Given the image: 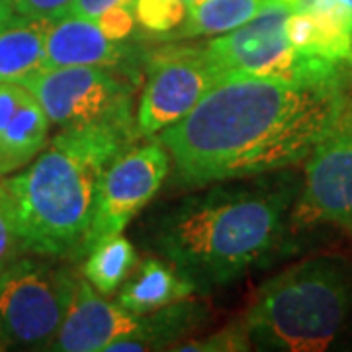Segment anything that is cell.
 Masks as SVG:
<instances>
[{
    "mask_svg": "<svg viewBox=\"0 0 352 352\" xmlns=\"http://www.w3.org/2000/svg\"><path fill=\"white\" fill-rule=\"evenodd\" d=\"M349 78L296 82L227 76L196 108L161 131L175 184L208 186L303 163L335 129Z\"/></svg>",
    "mask_w": 352,
    "mask_h": 352,
    "instance_id": "6da1fadb",
    "label": "cell"
},
{
    "mask_svg": "<svg viewBox=\"0 0 352 352\" xmlns=\"http://www.w3.org/2000/svg\"><path fill=\"white\" fill-rule=\"evenodd\" d=\"M270 175L235 184L214 182L155 221L153 247L196 292L229 286L286 251L300 182L292 175Z\"/></svg>",
    "mask_w": 352,
    "mask_h": 352,
    "instance_id": "7a4b0ae2",
    "label": "cell"
},
{
    "mask_svg": "<svg viewBox=\"0 0 352 352\" xmlns=\"http://www.w3.org/2000/svg\"><path fill=\"white\" fill-rule=\"evenodd\" d=\"M135 139L112 126L61 129L24 173L2 180L24 252L82 256L102 176Z\"/></svg>",
    "mask_w": 352,
    "mask_h": 352,
    "instance_id": "3957f363",
    "label": "cell"
},
{
    "mask_svg": "<svg viewBox=\"0 0 352 352\" xmlns=\"http://www.w3.org/2000/svg\"><path fill=\"white\" fill-rule=\"evenodd\" d=\"M351 314V263L321 254L270 278L241 321L252 349L323 352L340 339Z\"/></svg>",
    "mask_w": 352,
    "mask_h": 352,
    "instance_id": "277c9868",
    "label": "cell"
},
{
    "mask_svg": "<svg viewBox=\"0 0 352 352\" xmlns=\"http://www.w3.org/2000/svg\"><path fill=\"white\" fill-rule=\"evenodd\" d=\"M78 276L53 256L22 258L0 272V339L47 351L73 302Z\"/></svg>",
    "mask_w": 352,
    "mask_h": 352,
    "instance_id": "5b68a950",
    "label": "cell"
},
{
    "mask_svg": "<svg viewBox=\"0 0 352 352\" xmlns=\"http://www.w3.org/2000/svg\"><path fill=\"white\" fill-rule=\"evenodd\" d=\"M22 87L36 96L51 126L59 129L112 126L135 131L133 87L112 67H45Z\"/></svg>",
    "mask_w": 352,
    "mask_h": 352,
    "instance_id": "8992f818",
    "label": "cell"
},
{
    "mask_svg": "<svg viewBox=\"0 0 352 352\" xmlns=\"http://www.w3.org/2000/svg\"><path fill=\"white\" fill-rule=\"evenodd\" d=\"M147 85L135 116L138 139L151 138L182 120L221 80L226 73L206 50L192 45H161L147 53Z\"/></svg>",
    "mask_w": 352,
    "mask_h": 352,
    "instance_id": "52a82bcc",
    "label": "cell"
},
{
    "mask_svg": "<svg viewBox=\"0 0 352 352\" xmlns=\"http://www.w3.org/2000/svg\"><path fill=\"white\" fill-rule=\"evenodd\" d=\"M168 168L170 155L159 139L129 147L113 159L100 180L82 256L102 241L124 233L129 221L135 219L161 190Z\"/></svg>",
    "mask_w": 352,
    "mask_h": 352,
    "instance_id": "ba28073f",
    "label": "cell"
},
{
    "mask_svg": "<svg viewBox=\"0 0 352 352\" xmlns=\"http://www.w3.org/2000/svg\"><path fill=\"white\" fill-rule=\"evenodd\" d=\"M335 226L352 233V127L335 126L305 159L303 184L292 206V233Z\"/></svg>",
    "mask_w": 352,
    "mask_h": 352,
    "instance_id": "9c48e42d",
    "label": "cell"
},
{
    "mask_svg": "<svg viewBox=\"0 0 352 352\" xmlns=\"http://www.w3.org/2000/svg\"><path fill=\"white\" fill-rule=\"evenodd\" d=\"M143 323L145 315L102 298L85 278H78L75 298L47 351L106 352L113 340L138 333Z\"/></svg>",
    "mask_w": 352,
    "mask_h": 352,
    "instance_id": "30bf717a",
    "label": "cell"
},
{
    "mask_svg": "<svg viewBox=\"0 0 352 352\" xmlns=\"http://www.w3.org/2000/svg\"><path fill=\"white\" fill-rule=\"evenodd\" d=\"M133 45L113 41L94 20L65 16L53 20L45 36L47 67H76V65H100L122 67L133 57Z\"/></svg>",
    "mask_w": 352,
    "mask_h": 352,
    "instance_id": "8fae6325",
    "label": "cell"
},
{
    "mask_svg": "<svg viewBox=\"0 0 352 352\" xmlns=\"http://www.w3.org/2000/svg\"><path fill=\"white\" fill-rule=\"evenodd\" d=\"M284 34L300 53L351 67L352 10L339 0L314 12H289Z\"/></svg>",
    "mask_w": 352,
    "mask_h": 352,
    "instance_id": "7c38bea8",
    "label": "cell"
},
{
    "mask_svg": "<svg viewBox=\"0 0 352 352\" xmlns=\"http://www.w3.org/2000/svg\"><path fill=\"white\" fill-rule=\"evenodd\" d=\"M50 20L10 14L0 20V82L24 85L47 67L45 36Z\"/></svg>",
    "mask_w": 352,
    "mask_h": 352,
    "instance_id": "4fadbf2b",
    "label": "cell"
},
{
    "mask_svg": "<svg viewBox=\"0 0 352 352\" xmlns=\"http://www.w3.org/2000/svg\"><path fill=\"white\" fill-rule=\"evenodd\" d=\"M194 292L196 288L192 282L168 261L145 258L135 266L133 276L127 278L120 288L118 300L129 311L145 315L164 305L188 300Z\"/></svg>",
    "mask_w": 352,
    "mask_h": 352,
    "instance_id": "5bb4252c",
    "label": "cell"
},
{
    "mask_svg": "<svg viewBox=\"0 0 352 352\" xmlns=\"http://www.w3.org/2000/svg\"><path fill=\"white\" fill-rule=\"evenodd\" d=\"M50 120L36 96L25 90L12 118L0 129V178L30 164L47 145Z\"/></svg>",
    "mask_w": 352,
    "mask_h": 352,
    "instance_id": "9a60e30c",
    "label": "cell"
},
{
    "mask_svg": "<svg viewBox=\"0 0 352 352\" xmlns=\"http://www.w3.org/2000/svg\"><path fill=\"white\" fill-rule=\"evenodd\" d=\"M208 309L201 303L182 300L145 314V323L138 333L113 340L106 352H141L170 349L204 321Z\"/></svg>",
    "mask_w": 352,
    "mask_h": 352,
    "instance_id": "2e32d148",
    "label": "cell"
},
{
    "mask_svg": "<svg viewBox=\"0 0 352 352\" xmlns=\"http://www.w3.org/2000/svg\"><path fill=\"white\" fill-rule=\"evenodd\" d=\"M280 4L278 0H206L190 6L186 20L163 39H194L204 36H221L251 22L258 14Z\"/></svg>",
    "mask_w": 352,
    "mask_h": 352,
    "instance_id": "e0dca14e",
    "label": "cell"
},
{
    "mask_svg": "<svg viewBox=\"0 0 352 352\" xmlns=\"http://www.w3.org/2000/svg\"><path fill=\"white\" fill-rule=\"evenodd\" d=\"M138 266V252L131 241L124 235L102 241L92 251H88L82 263V278L100 296L110 298L126 284V280Z\"/></svg>",
    "mask_w": 352,
    "mask_h": 352,
    "instance_id": "ac0fdd59",
    "label": "cell"
},
{
    "mask_svg": "<svg viewBox=\"0 0 352 352\" xmlns=\"http://www.w3.org/2000/svg\"><path fill=\"white\" fill-rule=\"evenodd\" d=\"M186 0H135V18L147 32L166 38L186 20Z\"/></svg>",
    "mask_w": 352,
    "mask_h": 352,
    "instance_id": "d6986e66",
    "label": "cell"
},
{
    "mask_svg": "<svg viewBox=\"0 0 352 352\" xmlns=\"http://www.w3.org/2000/svg\"><path fill=\"white\" fill-rule=\"evenodd\" d=\"M168 351L182 352H241L252 351L249 333L243 325V321H233L231 325L219 329L217 333H212L201 339L178 340Z\"/></svg>",
    "mask_w": 352,
    "mask_h": 352,
    "instance_id": "ffe728a7",
    "label": "cell"
},
{
    "mask_svg": "<svg viewBox=\"0 0 352 352\" xmlns=\"http://www.w3.org/2000/svg\"><path fill=\"white\" fill-rule=\"evenodd\" d=\"M135 4H116L96 18L102 32L113 41H126L135 30Z\"/></svg>",
    "mask_w": 352,
    "mask_h": 352,
    "instance_id": "44dd1931",
    "label": "cell"
},
{
    "mask_svg": "<svg viewBox=\"0 0 352 352\" xmlns=\"http://www.w3.org/2000/svg\"><path fill=\"white\" fill-rule=\"evenodd\" d=\"M12 12L25 18H39V20H59L75 0H10Z\"/></svg>",
    "mask_w": 352,
    "mask_h": 352,
    "instance_id": "7402d4cb",
    "label": "cell"
},
{
    "mask_svg": "<svg viewBox=\"0 0 352 352\" xmlns=\"http://www.w3.org/2000/svg\"><path fill=\"white\" fill-rule=\"evenodd\" d=\"M24 252L18 231L14 227L8 206H0V268L16 261Z\"/></svg>",
    "mask_w": 352,
    "mask_h": 352,
    "instance_id": "603a6c76",
    "label": "cell"
},
{
    "mask_svg": "<svg viewBox=\"0 0 352 352\" xmlns=\"http://www.w3.org/2000/svg\"><path fill=\"white\" fill-rule=\"evenodd\" d=\"M116 4H135V0H75L65 16H76V18H85V20H94L96 22V18L104 10L112 8Z\"/></svg>",
    "mask_w": 352,
    "mask_h": 352,
    "instance_id": "cb8c5ba5",
    "label": "cell"
},
{
    "mask_svg": "<svg viewBox=\"0 0 352 352\" xmlns=\"http://www.w3.org/2000/svg\"><path fill=\"white\" fill-rule=\"evenodd\" d=\"M12 14V4L10 0H0V20Z\"/></svg>",
    "mask_w": 352,
    "mask_h": 352,
    "instance_id": "d4e9b609",
    "label": "cell"
},
{
    "mask_svg": "<svg viewBox=\"0 0 352 352\" xmlns=\"http://www.w3.org/2000/svg\"><path fill=\"white\" fill-rule=\"evenodd\" d=\"M0 206H8V196H6V190L2 186V182H0Z\"/></svg>",
    "mask_w": 352,
    "mask_h": 352,
    "instance_id": "484cf974",
    "label": "cell"
},
{
    "mask_svg": "<svg viewBox=\"0 0 352 352\" xmlns=\"http://www.w3.org/2000/svg\"><path fill=\"white\" fill-rule=\"evenodd\" d=\"M278 2H280V4H284L289 12H292V10L296 8V4H298V0H278Z\"/></svg>",
    "mask_w": 352,
    "mask_h": 352,
    "instance_id": "4316f807",
    "label": "cell"
},
{
    "mask_svg": "<svg viewBox=\"0 0 352 352\" xmlns=\"http://www.w3.org/2000/svg\"><path fill=\"white\" fill-rule=\"evenodd\" d=\"M340 4H344V6H346V8H351L352 10V0H339Z\"/></svg>",
    "mask_w": 352,
    "mask_h": 352,
    "instance_id": "83f0119b",
    "label": "cell"
},
{
    "mask_svg": "<svg viewBox=\"0 0 352 352\" xmlns=\"http://www.w3.org/2000/svg\"><path fill=\"white\" fill-rule=\"evenodd\" d=\"M349 87L352 88V63L351 67H349Z\"/></svg>",
    "mask_w": 352,
    "mask_h": 352,
    "instance_id": "f1b7e54d",
    "label": "cell"
},
{
    "mask_svg": "<svg viewBox=\"0 0 352 352\" xmlns=\"http://www.w3.org/2000/svg\"><path fill=\"white\" fill-rule=\"evenodd\" d=\"M4 349H8V346H6V344H4V340L0 339V351H4Z\"/></svg>",
    "mask_w": 352,
    "mask_h": 352,
    "instance_id": "f546056e",
    "label": "cell"
},
{
    "mask_svg": "<svg viewBox=\"0 0 352 352\" xmlns=\"http://www.w3.org/2000/svg\"><path fill=\"white\" fill-rule=\"evenodd\" d=\"M188 2H190V0H186V4H188Z\"/></svg>",
    "mask_w": 352,
    "mask_h": 352,
    "instance_id": "4dcf8cb0",
    "label": "cell"
},
{
    "mask_svg": "<svg viewBox=\"0 0 352 352\" xmlns=\"http://www.w3.org/2000/svg\"><path fill=\"white\" fill-rule=\"evenodd\" d=\"M0 272H2V268H0Z\"/></svg>",
    "mask_w": 352,
    "mask_h": 352,
    "instance_id": "1f68e13d",
    "label": "cell"
},
{
    "mask_svg": "<svg viewBox=\"0 0 352 352\" xmlns=\"http://www.w3.org/2000/svg\"><path fill=\"white\" fill-rule=\"evenodd\" d=\"M10 4H12V2H10Z\"/></svg>",
    "mask_w": 352,
    "mask_h": 352,
    "instance_id": "d6a6232c",
    "label": "cell"
}]
</instances>
